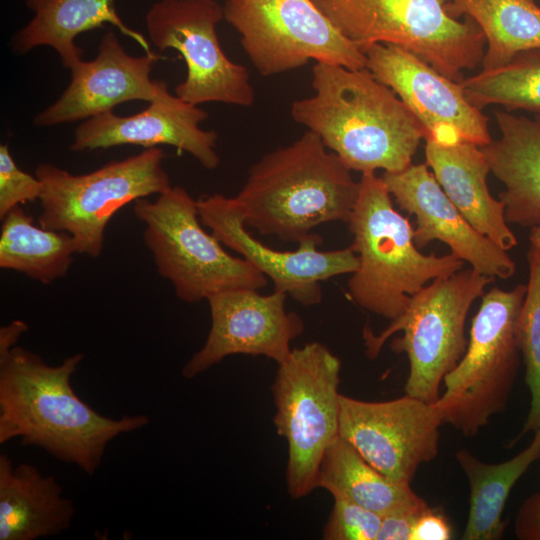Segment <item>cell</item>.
<instances>
[{
	"label": "cell",
	"instance_id": "obj_1",
	"mask_svg": "<svg viewBox=\"0 0 540 540\" xmlns=\"http://www.w3.org/2000/svg\"><path fill=\"white\" fill-rule=\"evenodd\" d=\"M83 357L51 366L19 346L0 353V444L20 438L92 475L114 438L149 424L146 415L106 417L75 393L71 377Z\"/></svg>",
	"mask_w": 540,
	"mask_h": 540
},
{
	"label": "cell",
	"instance_id": "obj_2",
	"mask_svg": "<svg viewBox=\"0 0 540 540\" xmlns=\"http://www.w3.org/2000/svg\"><path fill=\"white\" fill-rule=\"evenodd\" d=\"M311 85L313 95L292 103V119L351 171L400 172L412 164L424 128L368 69L315 63Z\"/></svg>",
	"mask_w": 540,
	"mask_h": 540
},
{
	"label": "cell",
	"instance_id": "obj_3",
	"mask_svg": "<svg viewBox=\"0 0 540 540\" xmlns=\"http://www.w3.org/2000/svg\"><path fill=\"white\" fill-rule=\"evenodd\" d=\"M358 193L351 170L307 130L254 163L234 198L247 226L299 243L322 224L347 223Z\"/></svg>",
	"mask_w": 540,
	"mask_h": 540
},
{
	"label": "cell",
	"instance_id": "obj_4",
	"mask_svg": "<svg viewBox=\"0 0 540 540\" xmlns=\"http://www.w3.org/2000/svg\"><path fill=\"white\" fill-rule=\"evenodd\" d=\"M347 224L353 236L350 247L358 258L348 294L361 308L391 321L406 311L427 282L464 266L452 253L424 255L418 250L409 219L394 208L387 186L375 173L362 174Z\"/></svg>",
	"mask_w": 540,
	"mask_h": 540
},
{
	"label": "cell",
	"instance_id": "obj_5",
	"mask_svg": "<svg viewBox=\"0 0 540 540\" xmlns=\"http://www.w3.org/2000/svg\"><path fill=\"white\" fill-rule=\"evenodd\" d=\"M312 1L364 54L375 44L396 45L458 83L482 63L483 32L472 19H455L446 0Z\"/></svg>",
	"mask_w": 540,
	"mask_h": 540
},
{
	"label": "cell",
	"instance_id": "obj_6",
	"mask_svg": "<svg viewBox=\"0 0 540 540\" xmlns=\"http://www.w3.org/2000/svg\"><path fill=\"white\" fill-rule=\"evenodd\" d=\"M527 285L491 288L482 295L472 319L466 351L445 375L444 391L433 404L443 424L474 436L502 413L510 399L519 366L517 321Z\"/></svg>",
	"mask_w": 540,
	"mask_h": 540
},
{
	"label": "cell",
	"instance_id": "obj_7",
	"mask_svg": "<svg viewBox=\"0 0 540 540\" xmlns=\"http://www.w3.org/2000/svg\"><path fill=\"white\" fill-rule=\"evenodd\" d=\"M133 212L145 226L143 239L158 273L180 300L198 303L224 290L267 285L264 274L202 227L197 200L183 187L170 186L155 201L137 199Z\"/></svg>",
	"mask_w": 540,
	"mask_h": 540
},
{
	"label": "cell",
	"instance_id": "obj_8",
	"mask_svg": "<svg viewBox=\"0 0 540 540\" xmlns=\"http://www.w3.org/2000/svg\"><path fill=\"white\" fill-rule=\"evenodd\" d=\"M493 278L474 269L433 280L419 291L397 319L380 334L365 328L367 355L375 358L387 339L402 331L392 349L409 360L405 394L434 404L448 374L463 357L468 340L465 322L473 302L481 297Z\"/></svg>",
	"mask_w": 540,
	"mask_h": 540
},
{
	"label": "cell",
	"instance_id": "obj_9",
	"mask_svg": "<svg viewBox=\"0 0 540 540\" xmlns=\"http://www.w3.org/2000/svg\"><path fill=\"white\" fill-rule=\"evenodd\" d=\"M164 158L160 148H147L77 175L51 163L39 164L35 169L42 183L39 225L69 233L78 254L100 256L106 226L120 208L171 186Z\"/></svg>",
	"mask_w": 540,
	"mask_h": 540
},
{
	"label": "cell",
	"instance_id": "obj_10",
	"mask_svg": "<svg viewBox=\"0 0 540 540\" xmlns=\"http://www.w3.org/2000/svg\"><path fill=\"white\" fill-rule=\"evenodd\" d=\"M341 361L324 344L293 348L272 385L274 425L288 445L286 484L299 499L316 488L323 455L339 436Z\"/></svg>",
	"mask_w": 540,
	"mask_h": 540
},
{
	"label": "cell",
	"instance_id": "obj_11",
	"mask_svg": "<svg viewBox=\"0 0 540 540\" xmlns=\"http://www.w3.org/2000/svg\"><path fill=\"white\" fill-rule=\"evenodd\" d=\"M223 8L224 19L263 76L292 71L312 60L366 68L365 54L312 0H226Z\"/></svg>",
	"mask_w": 540,
	"mask_h": 540
},
{
	"label": "cell",
	"instance_id": "obj_12",
	"mask_svg": "<svg viewBox=\"0 0 540 540\" xmlns=\"http://www.w3.org/2000/svg\"><path fill=\"white\" fill-rule=\"evenodd\" d=\"M224 8L216 0H160L146 13L150 42L159 50L174 49L187 74L175 88L186 102H219L250 107L255 101L249 72L230 60L217 35Z\"/></svg>",
	"mask_w": 540,
	"mask_h": 540
},
{
	"label": "cell",
	"instance_id": "obj_13",
	"mask_svg": "<svg viewBox=\"0 0 540 540\" xmlns=\"http://www.w3.org/2000/svg\"><path fill=\"white\" fill-rule=\"evenodd\" d=\"M442 424L433 404L408 394L379 402L340 395L339 436L394 481L411 484L436 457Z\"/></svg>",
	"mask_w": 540,
	"mask_h": 540
},
{
	"label": "cell",
	"instance_id": "obj_14",
	"mask_svg": "<svg viewBox=\"0 0 540 540\" xmlns=\"http://www.w3.org/2000/svg\"><path fill=\"white\" fill-rule=\"evenodd\" d=\"M204 226L226 247L238 253L269 278L274 290L285 293L304 306L322 300L321 283L333 277L352 274L358 258L349 246L344 249H318L322 237L313 232L294 251H279L253 237L246 229L234 197L213 194L197 200Z\"/></svg>",
	"mask_w": 540,
	"mask_h": 540
},
{
	"label": "cell",
	"instance_id": "obj_15",
	"mask_svg": "<svg viewBox=\"0 0 540 540\" xmlns=\"http://www.w3.org/2000/svg\"><path fill=\"white\" fill-rule=\"evenodd\" d=\"M366 69L388 86L421 123L425 141L442 145L492 141L489 119L465 97L458 82L408 50L375 44L365 51Z\"/></svg>",
	"mask_w": 540,
	"mask_h": 540
},
{
	"label": "cell",
	"instance_id": "obj_16",
	"mask_svg": "<svg viewBox=\"0 0 540 540\" xmlns=\"http://www.w3.org/2000/svg\"><path fill=\"white\" fill-rule=\"evenodd\" d=\"M287 295H262L257 289L234 288L207 298L211 327L203 347L185 364L193 378L235 354L265 356L277 364L291 353V342L304 330L302 318L285 307Z\"/></svg>",
	"mask_w": 540,
	"mask_h": 540
},
{
	"label": "cell",
	"instance_id": "obj_17",
	"mask_svg": "<svg viewBox=\"0 0 540 540\" xmlns=\"http://www.w3.org/2000/svg\"><path fill=\"white\" fill-rule=\"evenodd\" d=\"M162 56L149 52L131 56L113 31L101 38L98 53L91 61H78L71 69V81L60 97L33 120L39 127L86 120L111 112L121 103L158 98L167 84L150 78L154 64Z\"/></svg>",
	"mask_w": 540,
	"mask_h": 540
},
{
	"label": "cell",
	"instance_id": "obj_18",
	"mask_svg": "<svg viewBox=\"0 0 540 540\" xmlns=\"http://www.w3.org/2000/svg\"><path fill=\"white\" fill-rule=\"evenodd\" d=\"M396 204L415 216L413 239L418 248L434 240L475 271L491 278L509 279L516 266L507 251L479 233L443 191L426 163L411 164L381 176Z\"/></svg>",
	"mask_w": 540,
	"mask_h": 540
},
{
	"label": "cell",
	"instance_id": "obj_19",
	"mask_svg": "<svg viewBox=\"0 0 540 540\" xmlns=\"http://www.w3.org/2000/svg\"><path fill=\"white\" fill-rule=\"evenodd\" d=\"M208 113L168 89L141 112L119 116L111 112L84 120L74 131L72 151L107 149L120 145L153 148L173 146L195 158L204 168L218 167V135L200 124Z\"/></svg>",
	"mask_w": 540,
	"mask_h": 540
},
{
	"label": "cell",
	"instance_id": "obj_20",
	"mask_svg": "<svg viewBox=\"0 0 540 540\" xmlns=\"http://www.w3.org/2000/svg\"><path fill=\"white\" fill-rule=\"evenodd\" d=\"M425 158L445 194L479 233L506 251L517 245L503 202L489 191L491 170L478 145L465 141L442 145L426 140Z\"/></svg>",
	"mask_w": 540,
	"mask_h": 540
},
{
	"label": "cell",
	"instance_id": "obj_21",
	"mask_svg": "<svg viewBox=\"0 0 540 540\" xmlns=\"http://www.w3.org/2000/svg\"><path fill=\"white\" fill-rule=\"evenodd\" d=\"M500 135L480 147L491 173L504 185L500 200L508 223L540 226V114L534 118L497 110Z\"/></svg>",
	"mask_w": 540,
	"mask_h": 540
},
{
	"label": "cell",
	"instance_id": "obj_22",
	"mask_svg": "<svg viewBox=\"0 0 540 540\" xmlns=\"http://www.w3.org/2000/svg\"><path fill=\"white\" fill-rule=\"evenodd\" d=\"M74 503L52 475L35 466H14L0 455V540H36L68 530Z\"/></svg>",
	"mask_w": 540,
	"mask_h": 540
},
{
	"label": "cell",
	"instance_id": "obj_23",
	"mask_svg": "<svg viewBox=\"0 0 540 540\" xmlns=\"http://www.w3.org/2000/svg\"><path fill=\"white\" fill-rule=\"evenodd\" d=\"M25 4L33 17L12 39V49L19 55L49 46L70 70L81 60L82 50L75 43L76 37L105 24L133 39L145 53L152 52L149 41L119 17L114 0H25Z\"/></svg>",
	"mask_w": 540,
	"mask_h": 540
},
{
	"label": "cell",
	"instance_id": "obj_24",
	"mask_svg": "<svg viewBox=\"0 0 540 540\" xmlns=\"http://www.w3.org/2000/svg\"><path fill=\"white\" fill-rule=\"evenodd\" d=\"M455 459L469 485V511L463 540H499L507 528L502 515L515 484L540 459V429L527 447L500 463H487L465 448Z\"/></svg>",
	"mask_w": 540,
	"mask_h": 540
},
{
	"label": "cell",
	"instance_id": "obj_25",
	"mask_svg": "<svg viewBox=\"0 0 540 540\" xmlns=\"http://www.w3.org/2000/svg\"><path fill=\"white\" fill-rule=\"evenodd\" d=\"M383 516L419 500L410 483L394 481L369 464L344 438L338 436L320 463L316 488Z\"/></svg>",
	"mask_w": 540,
	"mask_h": 540
},
{
	"label": "cell",
	"instance_id": "obj_26",
	"mask_svg": "<svg viewBox=\"0 0 540 540\" xmlns=\"http://www.w3.org/2000/svg\"><path fill=\"white\" fill-rule=\"evenodd\" d=\"M78 254L74 238L67 232L33 224V218L21 205L2 219L0 267L25 274L49 284L67 275Z\"/></svg>",
	"mask_w": 540,
	"mask_h": 540
},
{
	"label": "cell",
	"instance_id": "obj_27",
	"mask_svg": "<svg viewBox=\"0 0 540 540\" xmlns=\"http://www.w3.org/2000/svg\"><path fill=\"white\" fill-rule=\"evenodd\" d=\"M448 11L466 14L484 34L482 69L509 62L520 52L540 49V6L535 0H446Z\"/></svg>",
	"mask_w": 540,
	"mask_h": 540
},
{
	"label": "cell",
	"instance_id": "obj_28",
	"mask_svg": "<svg viewBox=\"0 0 540 540\" xmlns=\"http://www.w3.org/2000/svg\"><path fill=\"white\" fill-rule=\"evenodd\" d=\"M459 84L468 101L480 110L501 105L540 114V49L520 52L506 64L482 69Z\"/></svg>",
	"mask_w": 540,
	"mask_h": 540
},
{
	"label": "cell",
	"instance_id": "obj_29",
	"mask_svg": "<svg viewBox=\"0 0 540 540\" xmlns=\"http://www.w3.org/2000/svg\"><path fill=\"white\" fill-rule=\"evenodd\" d=\"M529 278L517 321L518 345L525 366L524 380L530 408L520 432L508 443L516 445L528 433L540 429V248L530 244L527 252Z\"/></svg>",
	"mask_w": 540,
	"mask_h": 540
},
{
	"label": "cell",
	"instance_id": "obj_30",
	"mask_svg": "<svg viewBox=\"0 0 540 540\" xmlns=\"http://www.w3.org/2000/svg\"><path fill=\"white\" fill-rule=\"evenodd\" d=\"M382 516L353 502L334 499L323 530L326 540H377Z\"/></svg>",
	"mask_w": 540,
	"mask_h": 540
},
{
	"label": "cell",
	"instance_id": "obj_31",
	"mask_svg": "<svg viewBox=\"0 0 540 540\" xmlns=\"http://www.w3.org/2000/svg\"><path fill=\"white\" fill-rule=\"evenodd\" d=\"M42 183L18 168L8 146L0 145V218L14 207L39 200Z\"/></svg>",
	"mask_w": 540,
	"mask_h": 540
},
{
	"label": "cell",
	"instance_id": "obj_32",
	"mask_svg": "<svg viewBox=\"0 0 540 540\" xmlns=\"http://www.w3.org/2000/svg\"><path fill=\"white\" fill-rule=\"evenodd\" d=\"M428 506V503L420 498L383 515L377 540H411L414 523Z\"/></svg>",
	"mask_w": 540,
	"mask_h": 540
},
{
	"label": "cell",
	"instance_id": "obj_33",
	"mask_svg": "<svg viewBox=\"0 0 540 540\" xmlns=\"http://www.w3.org/2000/svg\"><path fill=\"white\" fill-rule=\"evenodd\" d=\"M452 526L445 514L428 506L416 519L411 540H449Z\"/></svg>",
	"mask_w": 540,
	"mask_h": 540
},
{
	"label": "cell",
	"instance_id": "obj_34",
	"mask_svg": "<svg viewBox=\"0 0 540 540\" xmlns=\"http://www.w3.org/2000/svg\"><path fill=\"white\" fill-rule=\"evenodd\" d=\"M514 531L519 540H540V491L527 497L520 505Z\"/></svg>",
	"mask_w": 540,
	"mask_h": 540
},
{
	"label": "cell",
	"instance_id": "obj_35",
	"mask_svg": "<svg viewBox=\"0 0 540 540\" xmlns=\"http://www.w3.org/2000/svg\"><path fill=\"white\" fill-rule=\"evenodd\" d=\"M28 330V325L21 320H14L0 329V353L16 346L21 335Z\"/></svg>",
	"mask_w": 540,
	"mask_h": 540
},
{
	"label": "cell",
	"instance_id": "obj_36",
	"mask_svg": "<svg viewBox=\"0 0 540 540\" xmlns=\"http://www.w3.org/2000/svg\"><path fill=\"white\" fill-rule=\"evenodd\" d=\"M530 244L536 245L540 248V226H535L531 228L529 234Z\"/></svg>",
	"mask_w": 540,
	"mask_h": 540
}]
</instances>
